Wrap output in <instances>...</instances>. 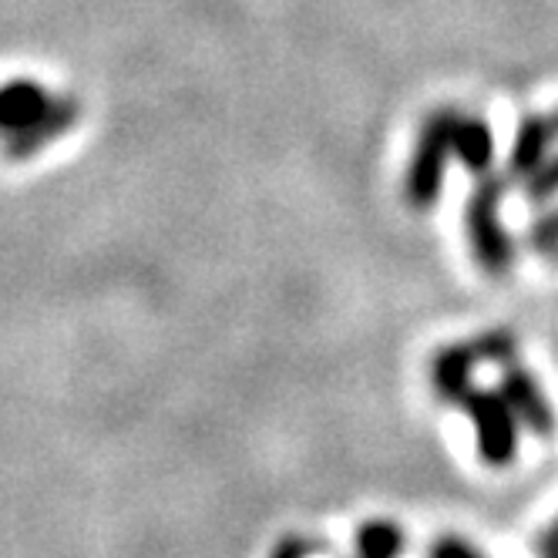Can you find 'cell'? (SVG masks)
<instances>
[{"instance_id":"cell-1","label":"cell","mask_w":558,"mask_h":558,"mask_svg":"<svg viewBox=\"0 0 558 558\" xmlns=\"http://www.w3.org/2000/svg\"><path fill=\"white\" fill-rule=\"evenodd\" d=\"M461 111L454 108H437L427 114V122L421 129L411 169L404 179V198L411 209H430L437 203L448 172V158L454 151V125H458Z\"/></svg>"},{"instance_id":"cell-13","label":"cell","mask_w":558,"mask_h":558,"mask_svg":"<svg viewBox=\"0 0 558 558\" xmlns=\"http://www.w3.org/2000/svg\"><path fill=\"white\" fill-rule=\"evenodd\" d=\"M525 195L532 198V203H545V198L558 195V155H555V158H548V162H545V166L529 179Z\"/></svg>"},{"instance_id":"cell-8","label":"cell","mask_w":558,"mask_h":558,"mask_svg":"<svg viewBox=\"0 0 558 558\" xmlns=\"http://www.w3.org/2000/svg\"><path fill=\"white\" fill-rule=\"evenodd\" d=\"M54 98L48 95L45 85L37 82H8L0 85V135H14L27 125H34L37 118H45Z\"/></svg>"},{"instance_id":"cell-4","label":"cell","mask_w":558,"mask_h":558,"mask_svg":"<svg viewBox=\"0 0 558 558\" xmlns=\"http://www.w3.org/2000/svg\"><path fill=\"white\" fill-rule=\"evenodd\" d=\"M501 397L508 401V408L514 411V417L522 421L532 434L538 437H551L555 434V411L548 404L545 390L538 387V380L518 364H508L501 374Z\"/></svg>"},{"instance_id":"cell-3","label":"cell","mask_w":558,"mask_h":558,"mask_svg":"<svg viewBox=\"0 0 558 558\" xmlns=\"http://www.w3.org/2000/svg\"><path fill=\"white\" fill-rule=\"evenodd\" d=\"M461 408L474 421L477 434V458L488 468H508L518 454V417L501 397V390H468Z\"/></svg>"},{"instance_id":"cell-6","label":"cell","mask_w":558,"mask_h":558,"mask_svg":"<svg viewBox=\"0 0 558 558\" xmlns=\"http://www.w3.org/2000/svg\"><path fill=\"white\" fill-rule=\"evenodd\" d=\"M77 122V101L74 98H54V105L48 108L45 118H37L34 125L14 132V135H4V155L11 162H24L34 151H41L48 142L61 138L71 125Z\"/></svg>"},{"instance_id":"cell-14","label":"cell","mask_w":558,"mask_h":558,"mask_svg":"<svg viewBox=\"0 0 558 558\" xmlns=\"http://www.w3.org/2000/svg\"><path fill=\"white\" fill-rule=\"evenodd\" d=\"M427 558H485V555L477 551L474 545H468L464 538H458V535H445V538H437L430 545Z\"/></svg>"},{"instance_id":"cell-7","label":"cell","mask_w":558,"mask_h":558,"mask_svg":"<svg viewBox=\"0 0 558 558\" xmlns=\"http://www.w3.org/2000/svg\"><path fill=\"white\" fill-rule=\"evenodd\" d=\"M474 364H482V353H477L474 340L437 350L430 361V387L437 390V397L448 404H461V397L471 390Z\"/></svg>"},{"instance_id":"cell-10","label":"cell","mask_w":558,"mask_h":558,"mask_svg":"<svg viewBox=\"0 0 558 558\" xmlns=\"http://www.w3.org/2000/svg\"><path fill=\"white\" fill-rule=\"evenodd\" d=\"M404 548V532L393 522H367L356 532V551L361 558H397Z\"/></svg>"},{"instance_id":"cell-15","label":"cell","mask_w":558,"mask_h":558,"mask_svg":"<svg viewBox=\"0 0 558 558\" xmlns=\"http://www.w3.org/2000/svg\"><path fill=\"white\" fill-rule=\"evenodd\" d=\"M320 551V545L303 538V535H287V538H279L276 548L269 551V558H310Z\"/></svg>"},{"instance_id":"cell-17","label":"cell","mask_w":558,"mask_h":558,"mask_svg":"<svg viewBox=\"0 0 558 558\" xmlns=\"http://www.w3.org/2000/svg\"><path fill=\"white\" fill-rule=\"evenodd\" d=\"M538 551H542V558H558V548L555 545H538Z\"/></svg>"},{"instance_id":"cell-16","label":"cell","mask_w":558,"mask_h":558,"mask_svg":"<svg viewBox=\"0 0 558 558\" xmlns=\"http://www.w3.org/2000/svg\"><path fill=\"white\" fill-rule=\"evenodd\" d=\"M538 545H555V548H558V522H555V525L538 538Z\"/></svg>"},{"instance_id":"cell-12","label":"cell","mask_w":558,"mask_h":558,"mask_svg":"<svg viewBox=\"0 0 558 558\" xmlns=\"http://www.w3.org/2000/svg\"><path fill=\"white\" fill-rule=\"evenodd\" d=\"M529 246L542 256H558V209L545 213L529 229Z\"/></svg>"},{"instance_id":"cell-11","label":"cell","mask_w":558,"mask_h":558,"mask_svg":"<svg viewBox=\"0 0 558 558\" xmlns=\"http://www.w3.org/2000/svg\"><path fill=\"white\" fill-rule=\"evenodd\" d=\"M474 343H477V353H482V364L508 367V364H514V356H518V340L508 330H488L482 337H474Z\"/></svg>"},{"instance_id":"cell-9","label":"cell","mask_w":558,"mask_h":558,"mask_svg":"<svg viewBox=\"0 0 558 558\" xmlns=\"http://www.w3.org/2000/svg\"><path fill=\"white\" fill-rule=\"evenodd\" d=\"M454 155L461 158V166L474 175H488L495 162V138L492 125L477 114H461L454 125Z\"/></svg>"},{"instance_id":"cell-2","label":"cell","mask_w":558,"mask_h":558,"mask_svg":"<svg viewBox=\"0 0 558 558\" xmlns=\"http://www.w3.org/2000/svg\"><path fill=\"white\" fill-rule=\"evenodd\" d=\"M508 175H482V182L474 185L471 198H468V239H471V253L488 276H505L514 263V246L501 226L498 206L501 195L508 192Z\"/></svg>"},{"instance_id":"cell-18","label":"cell","mask_w":558,"mask_h":558,"mask_svg":"<svg viewBox=\"0 0 558 558\" xmlns=\"http://www.w3.org/2000/svg\"><path fill=\"white\" fill-rule=\"evenodd\" d=\"M551 122H555V132H558V111L551 114Z\"/></svg>"},{"instance_id":"cell-5","label":"cell","mask_w":558,"mask_h":558,"mask_svg":"<svg viewBox=\"0 0 558 558\" xmlns=\"http://www.w3.org/2000/svg\"><path fill=\"white\" fill-rule=\"evenodd\" d=\"M558 138L551 114H532L525 118L514 132L511 155H508V179H532L545 162H548V148Z\"/></svg>"}]
</instances>
